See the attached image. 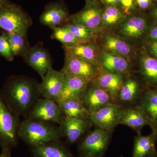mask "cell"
Returning a JSON list of instances; mask_svg holds the SVG:
<instances>
[{"label":"cell","instance_id":"6da1fadb","mask_svg":"<svg viewBox=\"0 0 157 157\" xmlns=\"http://www.w3.org/2000/svg\"><path fill=\"white\" fill-rule=\"evenodd\" d=\"M1 93L9 109L19 117L28 116L41 96L39 83L33 78L22 75L9 77Z\"/></svg>","mask_w":157,"mask_h":157},{"label":"cell","instance_id":"7a4b0ae2","mask_svg":"<svg viewBox=\"0 0 157 157\" xmlns=\"http://www.w3.org/2000/svg\"><path fill=\"white\" fill-rule=\"evenodd\" d=\"M18 135L19 138L30 147L58 141L63 137L59 126L28 118L20 124Z\"/></svg>","mask_w":157,"mask_h":157},{"label":"cell","instance_id":"3957f363","mask_svg":"<svg viewBox=\"0 0 157 157\" xmlns=\"http://www.w3.org/2000/svg\"><path fill=\"white\" fill-rule=\"evenodd\" d=\"M32 25L30 16L19 6L10 3L0 6V28L3 31L15 32L27 38Z\"/></svg>","mask_w":157,"mask_h":157},{"label":"cell","instance_id":"277c9868","mask_svg":"<svg viewBox=\"0 0 157 157\" xmlns=\"http://www.w3.org/2000/svg\"><path fill=\"white\" fill-rule=\"evenodd\" d=\"M19 116L9 109L0 90V146L2 149L14 148L18 143Z\"/></svg>","mask_w":157,"mask_h":157},{"label":"cell","instance_id":"5b68a950","mask_svg":"<svg viewBox=\"0 0 157 157\" xmlns=\"http://www.w3.org/2000/svg\"><path fill=\"white\" fill-rule=\"evenodd\" d=\"M111 132L96 128L78 144L80 157H103L109 146Z\"/></svg>","mask_w":157,"mask_h":157},{"label":"cell","instance_id":"8992f818","mask_svg":"<svg viewBox=\"0 0 157 157\" xmlns=\"http://www.w3.org/2000/svg\"><path fill=\"white\" fill-rule=\"evenodd\" d=\"M123 109L121 105L113 102L90 112L89 118L93 125L96 128L112 132L119 125Z\"/></svg>","mask_w":157,"mask_h":157},{"label":"cell","instance_id":"52a82bcc","mask_svg":"<svg viewBox=\"0 0 157 157\" xmlns=\"http://www.w3.org/2000/svg\"><path fill=\"white\" fill-rule=\"evenodd\" d=\"M27 116L31 119L53 123L59 125L65 117L56 101L44 98L37 100Z\"/></svg>","mask_w":157,"mask_h":157},{"label":"cell","instance_id":"ba28073f","mask_svg":"<svg viewBox=\"0 0 157 157\" xmlns=\"http://www.w3.org/2000/svg\"><path fill=\"white\" fill-rule=\"evenodd\" d=\"M22 57L27 64L35 70L42 78L52 68L50 54L42 42L30 47Z\"/></svg>","mask_w":157,"mask_h":157},{"label":"cell","instance_id":"9c48e42d","mask_svg":"<svg viewBox=\"0 0 157 157\" xmlns=\"http://www.w3.org/2000/svg\"><path fill=\"white\" fill-rule=\"evenodd\" d=\"M64 65L61 71L65 74L86 78L91 81L98 75V66L65 52Z\"/></svg>","mask_w":157,"mask_h":157},{"label":"cell","instance_id":"30bf717a","mask_svg":"<svg viewBox=\"0 0 157 157\" xmlns=\"http://www.w3.org/2000/svg\"><path fill=\"white\" fill-rule=\"evenodd\" d=\"M39 83L40 94L43 98L58 101L61 96L65 79V73L52 68L48 70Z\"/></svg>","mask_w":157,"mask_h":157},{"label":"cell","instance_id":"8fae6325","mask_svg":"<svg viewBox=\"0 0 157 157\" xmlns=\"http://www.w3.org/2000/svg\"><path fill=\"white\" fill-rule=\"evenodd\" d=\"M93 125L89 118H73L65 117L60 124L63 137L67 142L73 144L78 141Z\"/></svg>","mask_w":157,"mask_h":157},{"label":"cell","instance_id":"7c38bea8","mask_svg":"<svg viewBox=\"0 0 157 157\" xmlns=\"http://www.w3.org/2000/svg\"><path fill=\"white\" fill-rule=\"evenodd\" d=\"M70 17L63 3L58 1L49 3L45 7L40 16V21L52 29L70 21Z\"/></svg>","mask_w":157,"mask_h":157},{"label":"cell","instance_id":"4fadbf2b","mask_svg":"<svg viewBox=\"0 0 157 157\" xmlns=\"http://www.w3.org/2000/svg\"><path fill=\"white\" fill-rule=\"evenodd\" d=\"M124 82L123 74L105 70L90 83L107 92L115 101Z\"/></svg>","mask_w":157,"mask_h":157},{"label":"cell","instance_id":"5bb4252c","mask_svg":"<svg viewBox=\"0 0 157 157\" xmlns=\"http://www.w3.org/2000/svg\"><path fill=\"white\" fill-rule=\"evenodd\" d=\"M81 100L89 112L115 102L107 92L90 83L82 96Z\"/></svg>","mask_w":157,"mask_h":157},{"label":"cell","instance_id":"9a60e30c","mask_svg":"<svg viewBox=\"0 0 157 157\" xmlns=\"http://www.w3.org/2000/svg\"><path fill=\"white\" fill-rule=\"evenodd\" d=\"M119 124L123 125L135 130L140 134L144 127L150 125V122L145 113L140 106L123 108Z\"/></svg>","mask_w":157,"mask_h":157},{"label":"cell","instance_id":"2e32d148","mask_svg":"<svg viewBox=\"0 0 157 157\" xmlns=\"http://www.w3.org/2000/svg\"><path fill=\"white\" fill-rule=\"evenodd\" d=\"M102 13L96 4L86 5L81 11L70 16V21L93 31L98 28L102 22Z\"/></svg>","mask_w":157,"mask_h":157},{"label":"cell","instance_id":"e0dca14e","mask_svg":"<svg viewBox=\"0 0 157 157\" xmlns=\"http://www.w3.org/2000/svg\"><path fill=\"white\" fill-rule=\"evenodd\" d=\"M90 82V81L86 78L65 74L63 88L59 101L70 98H81Z\"/></svg>","mask_w":157,"mask_h":157},{"label":"cell","instance_id":"ac0fdd59","mask_svg":"<svg viewBox=\"0 0 157 157\" xmlns=\"http://www.w3.org/2000/svg\"><path fill=\"white\" fill-rule=\"evenodd\" d=\"M149 27L147 19L140 14L129 17L121 26V31L125 36L138 39L146 33Z\"/></svg>","mask_w":157,"mask_h":157},{"label":"cell","instance_id":"d6986e66","mask_svg":"<svg viewBox=\"0 0 157 157\" xmlns=\"http://www.w3.org/2000/svg\"><path fill=\"white\" fill-rule=\"evenodd\" d=\"M30 147L33 157H74L59 140Z\"/></svg>","mask_w":157,"mask_h":157},{"label":"cell","instance_id":"ffe728a7","mask_svg":"<svg viewBox=\"0 0 157 157\" xmlns=\"http://www.w3.org/2000/svg\"><path fill=\"white\" fill-rule=\"evenodd\" d=\"M157 140L153 132L147 135L137 134L134 139L132 157H149L156 152Z\"/></svg>","mask_w":157,"mask_h":157},{"label":"cell","instance_id":"44dd1931","mask_svg":"<svg viewBox=\"0 0 157 157\" xmlns=\"http://www.w3.org/2000/svg\"><path fill=\"white\" fill-rule=\"evenodd\" d=\"M66 117L89 118L90 112L83 104L81 98L60 100L57 102Z\"/></svg>","mask_w":157,"mask_h":157},{"label":"cell","instance_id":"7402d4cb","mask_svg":"<svg viewBox=\"0 0 157 157\" xmlns=\"http://www.w3.org/2000/svg\"><path fill=\"white\" fill-rule=\"evenodd\" d=\"M101 61L104 70L109 72L123 74L128 70V63L124 57L104 52L101 56Z\"/></svg>","mask_w":157,"mask_h":157},{"label":"cell","instance_id":"603a6c76","mask_svg":"<svg viewBox=\"0 0 157 157\" xmlns=\"http://www.w3.org/2000/svg\"><path fill=\"white\" fill-rule=\"evenodd\" d=\"M140 72L145 81L157 88V59L147 54L141 56L140 59Z\"/></svg>","mask_w":157,"mask_h":157},{"label":"cell","instance_id":"cb8c5ba5","mask_svg":"<svg viewBox=\"0 0 157 157\" xmlns=\"http://www.w3.org/2000/svg\"><path fill=\"white\" fill-rule=\"evenodd\" d=\"M140 107L150 122V126L157 123V89L148 90L141 98Z\"/></svg>","mask_w":157,"mask_h":157},{"label":"cell","instance_id":"d4e9b609","mask_svg":"<svg viewBox=\"0 0 157 157\" xmlns=\"http://www.w3.org/2000/svg\"><path fill=\"white\" fill-rule=\"evenodd\" d=\"M89 42L80 43L71 48H63L65 52L97 66V51L94 45Z\"/></svg>","mask_w":157,"mask_h":157},{"label":"cell","instance_id":"484cf974","mask_svg":"<svg viewBox=\"0 0 157 157\" xmlns=\"http://www.w3.org/2000/svg\"><path fill=\"white\" fill-rule=\"evenodd\" d=\"M140 92V85L138 82L135 79L129 78L124 81L117 99L122 103H132L138 98Z\"/></svg>","mask_w":157,"mask_h":157},{"label":"cell","instance_id":"4316f807","mask_svg":"<svg viewBox=\"0 0 157 157\" xmlns=\"http://www.w3.org/2000/svg\"><path fill=\"white\" fill-rule=\"evenodd\" d=\"M2 33L8 40L14 56H22L30 47L28 42L27 38L23 36L18 33L4 31Z\"/></svg>","mask_w":157,"mask_h":157},{"label":"cell","instance_id":"83f0119b","mask_svg":"<svg viewBox=\"0 0 157 157\" xmlns=\"http://www.w3.org/2000/svg\"><path fill=\"white\" fill-rule=\"evenodd\" d=\"M52 29L53 33L51 37V39L60 42L65 48H71L80 43L86 42L77 38L70 30L64 27H57Z\"/></svg>","mask_w":157,"mask_h":157},{"label":"cell","instance_id":"f1b7e54d","mask_svg":"<svg viewBox=\"0 0 157 157\" xmlns=\"http://www.w3.org/2000/svg\"><path fill=\"white\" fill-rule=\"evenodd\" d=\"M105 49L111 53L124 57L131 52V48L124 41L115 36H107L104 41Z\"/></svg>","mask_w":157,"mask_h":157},{"label":"cell","instance_id":"f546056e","mask_svg":"<svg viewBox=\"0 0 157 157\" xmlns=\"http://www.w3.org/2000/svg\"><path fill=\"white\" fill-rule=\"evenodd\" d=\"M124 17V13L116 6H107L102 13V22L107 26L115 25Z\"/></svg>","mask_w":157,"mask_h":157},{"label":"cell","instance_id":"4dcf8cb0","mask_svg":"<svg viewBox=\"0 0 157 157\" xmlns=\"http://www.w3.org/2000/svg\"><path fill=\"white\" fill-rule=\"evenodd\" d=\"M61 26L67 28L77 38L85 42H90L94 36L93 31L82 25L70 21L66 23Z\"/></svg>","mask_w":157,"mask_h":157},{"label":"cell","instance_id":"1f68e13d","mask_svg":"<svg viewBox=\"0 0 157 157\" xmlns=\"http://www.w3.org/2000/svg\"><path fill=\"white\" fill-rule=\"evenodd\" d=\"M0 55L9 61H12L14 59V56L9 42L2 34L0 35Z\"/></svg>","mask_w":157,"mask_h":157},{"label":"cell","instance_id":"d6a6232c","mask_svg":"<svg viewBox=\"0 0 157 157\" xmlns=\"http://www.w3.org/2000/svg\"><path fill=\"white\" fill-rule=\"evenodd\" d=\"M120 4L122 6L125 13L135 10L136 4L135 0H119Z\"/></svg>","mask_w":157,"mask_h":157},{"label":"cell","instance_id":"836d02e7","mask_svg":"<svg viewBox=\"0 0 157 157\" xmlns=\"http://www.w3.org/2000/svg\"><path fill=\"white\" fill-rule=\"evenodd\" d=\"M146 34L148 42H157V25L149 27Z\"/></svg>","mask_w":157,"mask_h":157},{"label":"cell","instance_id":"e575fe53","mask_svg":"<svg viewBox=\"0 0 157 157\" xmlns=\"http://www.w3.org/2000/svg\"><path fill=\"white\" fill-rule=\"evenodd\" d=\"M136 5L143 10L151 9L154 6L152 0H135Z\"/></svg>","mask_w":157,"mask_h":157},{"label":"cell","instance_id":"d590c367","mask_svg":"<svg viewBox=\"0 0 157 157\" xmlns=\"http://www.w3.org/2000/svg\"><path fill=\"white\" fill-rule=\"evenodd\" d=\"M147 45L149 51L157 59V42H148Z\"/></svg>","mask_w":157,"mask_h":157},{"label":"cell","instance_id":"8d00e7d4","mask_svg":"<svg viewBox=\"0 0 157 157\" xmlns=\"http://www.w3.org/2000/svg\"><path fill=\"white\" fill-rule=\"evenodd\" d=\"M150 15L157 24V3L154 5L150 9Z\"/></svg>","mask_w":157,"mask_h":157},{"label":"cell","instance_id":"74e56055","mask_svg":"<svg viewBox=\"0 0 157 157\" xmlns=\"http://www.w3.org/2000/svg\"><path fill=\"white\" fill-rule=\"evenodd\" d=\"M103 1L108 6H118L120 5L119 0H103Z\"/></svg>","mask_w":157,"mask_h":157},{"label":"cell","instance_id":"f35d334b","mask_svg":"<svg viewBox=\"0 0 157 157\" xmlns=\"http://www.w3.org/2000/svg\"><path fill=\"white\" fill-rule=\"evenodd\" d=\"M0 157H12L11 155V150L2 149L0 154Z\"/></svg>","mask_w":157,"mask_h":157},{"label":"cell","instance_id":"ab89813d","mask_svg":"<svg viewBox=\"0 0 157 157\" xmlns=\"http://www.w3.org/2000/svg\"><path fill=\"white\" fill-rule=\"evenodd\" d=\"M150 127L152 129V132H153L157 137V123Z\"/></svg>","mask_w":157,"mask_h":157},{"label":"cell","instance_id":"60d3db41","mask_svg":"<svg viewBox=\"0 0 157 157\" xmlns=\"http://www.w3.org/2000/svg\"><path fill=\"white\" fill-rule=\"evenodd\" d=\"M86 5H92L96 4L98 0H86Z\"/></svg>","mask_w":157,"mask_h":157},{"label":"cell","instance_id":"b9f144b4","mask_svg":"<svg viewBox=\"0 0 157 157\" xmlns=\"http://www.w3.org/2000/svg\"><path fill=\"white\" fill-rule=\"evenodd\" d=\"M9 3L10 2L8 0H0V6H4Z\"/></svg>","mask_w":157,"mask_h":157},{"label":"cell","instance_id":"7bdbcfd3","mask_svg":"<svg viewBox=\"0 0 157 157\" xmlns=\"http://www.w3.org/2000/svg\"><path fill=\"white\" fill-rule=\"evenodd\" d=\"M149 157H157V151L154 154L152 155H151Z\"/></svg>","mask_w":157,"mask_h":157},{"label":"cell","instance_id":"ee69618b","mask_svg":"<svg viewBox=\"0 0 157 157\" xmlns=\"http://www.w3.org/2000/svg\"><path fill=\"white\" fill-rule=\"evenodd\" d=\"M152 1L155 3H157V0H152Z\"/></svg>","mask_w":157,"mask_h":157},{"label":"cell","instance_id":"f6af8a7d","mask_svg":"<svg viewBox=\"0 0 157 157\" xmlns=\"http://www.w3.org/2000/svg\"><path fill=\"white\" fill-rule=\"evenodd\" d=\"M124 157L123 156H120V157Z\"/></svg>","mask_w":157,"mask_h":157}]
</instances>
